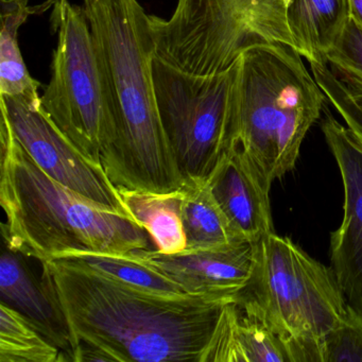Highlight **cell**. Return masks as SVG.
<instances>
[{"label": "cell", "mask_w": 362, "mask_h": 362, "mask_svg": "<svg viewBox=\"0 0 362 362\" xmlns=\"http://www.w3.org/2000/svg\"><path fill=\"white\" fill-rule=\"evenodd\" d=\"M42 266V281L66 319L74 355L84 344L110 361L204 362L224 309L240 294L168 298L67 260L54 258Z\"/></svg>", "instance_id": "cell-1"}, {"label": "cell", "mask_w": 362, "mask_h": 362, "mask_svg": "<svg viewBox=\"0 0 362 362\" xmlns=\"http://www.w3.org/2000/svg\"><path fill=\"white\" fill-rule=\"evenodd\" d=\"M103 78L113 139L101 165L118 189L167 192L184 177L156 101V42L139 0H83Z\"/></svg>", "instance_id": "cell-2"}, {"label": "cell", "mask_w": 362, "mask_h": 362, "mask_svg": "<svg viewBox=\"0 0 362 362\" xmlns=\"http://www.w3.org/2000/svg\"><path fill=\"white\" fill-rule=\"evenodd\" d=\"M0 141L4 245L41 262L69 252L131 256L149 250L150 235L141 223L52 179L4 118Z\"/></svg>", "instance_id": "cell-3"}, {"label": "cell", "mask_w": 362, "mask_h": 362, "mask_svg": "<svg viewBox=\"0 0 362 362\" xmlns=\"http://www.w3.org/2000/svg\"><path fill=\"white\" fill-rule=\"evenodd\" d=\"M323 94L289 46L257 44L239 57L238 143L271 183L296 166Z\"/></svg>", "instance_id": "cell-4"}, {"label": "cell", "mask_w": 362, "mask_h": 362, "mask_svg": "<svg viewBox=\"0 0 362 362\" xmlns=\"http://www.w3.org/2000/svg\"><path fill=\"white\" fill-rule=\"evenodd\" d=\"M238 300L283 341L291 362H321L324 337L349 309L332 269L275 232L256 243L253 276Z\"/></svg>", "instance_id": "cell-5"}, {"label": "cell", "mask_w": 362, "mask_h": 362, "mask_svg": "<svg viewBox=\"0 0 362 362\" xmlns=\"http://www.w3.org/2000/svg\"><path fill=\"white\" fill-rule=\"evenodd\" d=\"M289 0H177L168 20L151 16L156 56L173 66L211 75L230 69L247 48H293L286 22Z\"/></svg>", "instance_id": "cell-6"}, {"label": "cell", "mask_w": 362, "mask_h": 362, "mask_svg": "<svg viewBox=\"0 0 362 362\" xmlns=\"http://www.w3.org/2000/svg\"><path fill=\"white\" fill-rule=\"evenodd\" d=\"M153 80L163 128L184 179L209 177L238 141V59L220 73L194 75L156 56Z\"/></svg>", "instance_id": "cell-7"}, {"label": "cell", "mask_w": 362, "mask_h": 362, "mask_svg": "<svg viewBox=\"0 0 362 362\" xmlns=\"http://www.w3.org/2000/svg\"><path fill=\"white\" fill-rule=\"evenodd\" d=\"M52 27L58 43L42 107L90 160L101 165V156L113 139V128L84 8L69 0H54Z\"/></svg>", "instance_id": "cell-8"}, {"label": "cell", "mask_w": 362, "mask_h": 362, "mask_svg": "<svg viewBox=\"0 0 362 362\" xmlns=\"http://www.w3.org/2000/svg\"><path fill=\"white\" fill-rule=\"evenodd\" d=\"M1 118L30 158L59 183L131 216L103 166L88 158L44 111L13 97L0 96ZM132 217V216H131Z\"/></svg>", "instance_id": "cell-9"}, {"label": "cell", "mask_w": 362, "mask_h": 362, "mask_svg": "<svg viewBox=\"0 0 362 362\" xmlns=\"http://www.w3.org/2000/svg\"><path fill=\"white\" fill-rule=\"evenodd\" d=\"M322 131L344 188L342 222L330 237V268L347 305L362 315V141L332 116Z\"/></svg>", "instance_id": "cell-10"}, {"label": "cell", "mask_w": 362, "mask_h": 362, "mask_svg": "<svg viewBox=\"0 0 362 362\" xmlns=\"http://www.w3.org/2000/svg\"><path fill=\"white\" fill-rule=\"evenodd\" d=\"M136 257L164 273L188 293L237 294L247 287L253 276L256 243L240 241L175 254L147 250Z\"/></svg>", "instance_id": "cell-11"}, {"label": "cell", "mask_w": 362, "mask_h": 362, "mask_svg": "<svg viewBox=\"0 0 362 362\" xmlns=\"http://www.w3.org/2000/svg\"><path fill=\"white\" fill-rule=\"evenodd\" d=\"M207 181L239 236L256 243L274 232L270 205L272 183L238 141L220 158Z\"/></svg>", "instance_id": "cell-12"}, {"label": "cell", "mask_w": 362, "mask_h": 362, "mask_svg": "<svg viewBox=\"0 0 362 362\" xmlns=\"http://www.w3.org/2000/svg\"><path fill=\"white\" fill-rule=\"evenodd\" d=\"M25 257L4 245L0 259L1 303L22 313L45 338L61 349L63 355L73 361V341L66 319L42 279L35 276Z\"/></svg>", "instance_id": "cell-13"}, {"label": "cell", "mask_w": 362, "mask_h": 362, "mask_svg": "<svg viewBox=\"0 0 362 362\" xmlns=\"http://www.w3.org/2000/svg\"><path fill=\"white\" fill-rule=\"evenodd\" d=\"M239 298V296H238ZM204 362H291L283 341L238 298L224 309Z\"/></svg>", "instance_id": "cell-14"}, {"label": "cell", "mask_w": 362, "mask_h": 362, "mask_svg": "<svg viewBox=\"0 0 362 362\" xmlns=\"http://www.w3.org/2000/svg\"><path fill=\"white\" fill-rule=\"evenodd\" d=\"M351 18V0H289L286 9L294 50L310 64H325Z\"/></svg>", "instance_id": "cell-15"}, {"label": "cell", "mask_w": 362, "mask_h": 362, "mask_svg": "<svg viewBox=\"0 0 362 362\" xmlns=\"http://www.w3.org/2000/svg\"><path fill=\"white\" fill-rule=\"evenodd\" d=\"M180 189L187 241L185 250L211 249L247 241L233 228L214 197L207 177H186Z\"/></svg>", "instance_id": "cell-16"}, {"label": "cell", "mask_w": 362, "mask_h": 362, "mask_svg": "<svg viewBox=\"0 0 362 362\" xmlns=\"http://www.w3.org/2000/svg\"><path fill=\"white\" fill-rule=\"evenodd\" d=\"M29 0H1L0 33V96L13 97L42 107V84L31 77L18 44V30L30 14Z\"/></svg>", "instance_id": "cell-17"}, {"label": "cell", "mask_w": 362, "mask_h": 362, "mask_svg": "<svg viewBox=\"0 0 362 362\" xmlns=\"http://www.w3.org/2000/svg\"><path fill=\"white\" fill-rule=\"evenodd\" d=\"M118 190L124 206L149 233L158 251L175 254L186 249L180 188L167 192Z\"/></svg>", "instance_id": "cell-18"}, {"label": "cell", "mask_w": 362, "mask_h": 362, "mask_svg": "<svg viewBox=\"0 0 362 362\" xmlns=\"http://www.w3.org/2000/svg\"><path fill=\"white\" fill-rule=\"evenodd\" d=\"M56 258L86 267L107 279L139 291L168 298L192 296L158 269L144 264L136 257V254L124 256L80 251L69 252Z\"/></svg>", "instance_id": "cell-19"}, {"label": "cell", "mask_w": 362, "mask_h": 362, "mask_svg": "<svg viewBox=\"0 0 362 362\" xmlns=\"http://www.w3.org/2000/svg\"><path fill=\"white\" fill-rule=\"evenodd\" d=\"M66 361L62 351L30 321L0 302V362Z\"/></svg>", "instance_id": "cell-20"}, {"label": "cell", "mask_w": 362, "mask_h": 362, "mask_svg": "<svg viewBox=\"0 0 362 362\" xmlns=\"http://www.w3.org/2000/svg\"><path fill=\"white\" fill-rule=\"evenodd\" d=\"M325 64L362 107V28L353 18L328 52Z\"/></svg>", "instance_id": "cell-21"}, {"label": "cell", "mask_w": 362, "mask_h": 362, "mask_svg": "<svg viewBox=\"0 0 362 362\" xmlns=\"http://www.w3.org/2000/svg\"><path fill=\"white\" fill-rule=\"evenodd\" d=\"M321 362H362V315L349 306L322 341Z\"/></svg>", "instance_id": "cell-22"}, {"label": "cell", "mask_w": 362, "mask_h": 362, "mask_svg": "<svg viewBox=\"0 0 362 362\" xmlns=\"http://www.w3.org/2000/svg\"><path fill=\"white\" fill-rule=\"evenodd\" d=\"M351 18L362 28V0H351Z\"/></svg>", "instance_id": "cell-23"}]
</instances>
